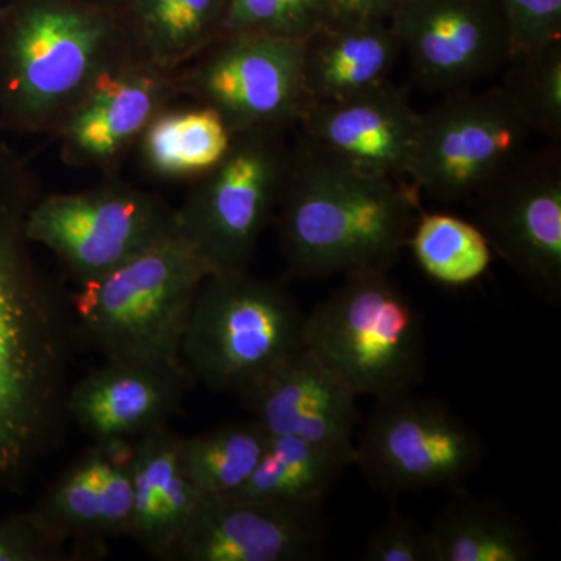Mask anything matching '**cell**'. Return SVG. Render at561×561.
<instances>
[{
  "mask_svg": "<svg viewBox=\"0 0 561 561\" xmlns=\"http://www.w3.org/2000/svg\"><path fill=\"white\" fill-rule=\"evenodd\" d=\"M357 397L302 346L250 394L245 408L268 435H289L356 460Z\"/></svg>",
  "mask_w": 561,
  "mask_h": 561,
  "instance_id": "obj_17",
  "label": "cell"
},
{
  "mask_svg": "<svg viewBox=\"0 0 561 561\" xmlns=\"http://www.w3.org/2000/svg\"><path fill=\"white\" fill-rule=\"evenodd\" d=\"M401 55L389 21L328 22L305 41L308 106L345 101L390 81Z\"/></svg>",
  "mask_w": 561,
  "mask_h": 561,
  "instance_id": "obj_20",
  "label": "cell"
},
{
  "mask_svg": "<svg viewBox=\"0 0 561 561\" xmlns=\"http://www.w3.org/2000/svg\"><path fill=\"white\" fill-rule=\"evenodd\" d=\"M194 383L186 367L106 360L70 386L66 408L95 442H135L168 426Z\"/></svg>",
  "mask_w": 561,
  "mask_h": 561,
  "instance_id": "obj_18",
  "label": "cell"
},
{
  "mask_svg": "<svg viewBox=\"0 0 561 561\" xmlns=\"http://www.w3.org/2000/svg\"><path fill=\"white\" fill-rule=\"evenodd\" d=\"M213 272L179 231L68 295L77 342L105 360L186 367L181 345L195 298Z\"/></svg>",
  "mask_w": 561,
  "mask_h": 561,
  "instance_id": "obj_4",
  "label": "cell"
},
{
  "mask_svg": "<svg viewBox=\"0 0 561 561\" xmlns=\"http://www.w3.org/2000/svg\"><path fill=\"white\" fill-rule=\"evenodd\" d=\"M301 136L368 172L409 181L420 113L391 81L345 101L306 108Z\"/></svg>",
  "mask_w": 561,
  "mask_h": 561,
  "instance_id": "obj_19",
  "label": "cell"
},
{
  "mask_svg": "<svg viewBox=\"0 0 561 561\" xmlns=\"http://www.w3.org/2000/svg\"><path fill=\"white\" fill-rule=\"evenodd\" d=\"M92 2L105 3V5L121 7L122 0H92Z\"/></svg>",
  "mask_w": 561,
  "mask_h": 561,
  "instance_id": "obj_34",
  "label": "cell"
},
{
  "mask_svg": "<svg viewBox=\"0 0 561 561\" xmlns=\"http://www.w3.org/2000/svg\"><path fill=\"white\" fill-rule=\"evenodd\" d=\"M497 87L531 133L561 139V39L513 51Z\"/></svg>",
  "mask_w": 561,
  "mask_h": 561,
  "instance_id": "obj_28",
  "label": "cell"
},
{
  "mask_svg": "<svg viewBox=\"0 0 561 561\" xmlns=\"http://www.w3.org/2000/svg\"><path fill=\"white\" fill-rule=\"evenodd\" d=\"M305 313L291 291L249 271L210 272L181 345L195 381L243 400L305 346Z\"/></svg>",
  "mask_w": 561,
  "mask_h": 561,
  "instance_id": "obj_6",
  "label": "cell"
},
{
  "mask_svg": "<svg viewBox=\"0 0 561 561\" xmlns=\"http://www.w3.org/2000/svg\"><path fill=\"white\" fill-rule=\"evenodd\" d=\"M404 0H327L328 22L389 21Z\"/></svg>",
  "mask_w": 561,
  "mask_h": 561,
  "instance_id": "obj_33",
  "label": "cell"
},
{
  "mask_svg": "<svg viewBox=\"0 0 561 561\" xmlns=\"http://www.w3.org/2000/svg\"><path fill=\"white\" fill-rule=\"evenodd\" d=\"M286 131L265 127L234 133L224 160L192 181L183 205L175 209L176 230L213 272L249 271L286 184Z\"/></svg>",
  "mask_w": 561,
  "mask_h": 561,
  "instance_id": "obj_7",
  "label": "cell"
},
{
  "mask_svg": "<svg viewBox=\"0 0 561 561\" xmlns=\"http://www.w3.org/2000/svg\"><path fill=\"white\" fill-rule=\"evenodd\" d=\"M176 231L168 202L114 176L90 190L41 195L27 217L31 242L50 250L77 286L116 271Z\"/></svg>",
  "mask_w": 561,
  "mask_h": 561,
  "instance_id": "obj_9",
  "label": "cell"
},
{
  "mask_svg": "<svg viewBox=\"0 0 561 561\" xmlns=\"http://www.w3.org/2000/svg\"><path fill=\"white\" fill-rule=\"evenodd\" d=\"M305 41L265 32L214 39L175 72L181 98L209 106L232 133L298 125L306 108Z\"/></svg>",
  "mask_w": 561,
  "mask_h": 561,
  "instance_id": "obj_10",
  "label": "cell"
},
{
  "mask_svg": "<svg viewBox=\"0 0 561 561\" xmlns=\"http://www.w3.org/2000/svg\"><path fill=\"white\" fill-rule=\"evenodd\" d=\"M230 0H122L136 57L176 72L219 38Z\"/></svg>",
  "mask_w": 561,
  "mask_h": 561,
  "instance_id": "obj_23",
  "label": "cell"
},
{
  "mask_svg": "<svg viewBox=\"0 0 561 561\" xmlns=\"http://www.w3.org/2000/svg\"><path fill=\"white\" fill-rule=\"evenodd\" d=\"M271 435L256 420L234 421L194 437H180L181 468L202 496H225L250 478Z\"/></svg>",
  "mask_w": 561,
  "mask_h": 561,
  "instance_id": "obj_26",
  "label": "cell"
},
{
  "mask_svg": "<svg viewBox=\"0 0 561 561\" xmlns=\"http://www.w3.org/2000/svg\"><path fill=\"white\" fill-rule=\"evenodd\" d=\"M507 21L513 51L561 39V0H497Z\"/></svg>",
  "mask_w": 561,
  "mask_h": 561,
  "instance_id": "obj_32",
  "label": "cell"
},
{
  "mask_svg": "<svg viewBox=\"0 0 561 561\" xmlns=\"http://www.w3.org/2000/svg\"><path fill=\"white\" fill-rule=\"evenodd\" d=\"M489 448L481 432L440 398L415 390L376 400L354 465L386 496L465 489Z\"/></svg>",
  "mask_w": 561,
  "mask_h": 561,
  "instance_id": "obj_8",
  "label": "cell"
},
{
  "mask_svg": "<svg viewBox=\"0 0 561 561\" xmlns=\"http://www.w3.org/2000/svg\"><path fill=\"white\" fill-rule=\"evenodd\" d=\"M302 328V343L356 397L415 390L426 375L423 320L390 272L343 275Z\"/></svg>",
  "mask_w": 561,
  "mask_h": 561,
  "instance_id": "obj_5",
  "label": "cell"
},
{
  "mask_svg": "<svg viewBox=\"0 0 561 561\" xmlns=\"http://www.w3.org/2000/svg\"><path fill=\"white\" fill-rule=\"evenodd\" d=\"M427 529L434 561H530L540 552L515 513L467 486L453 491Z\"/></svg>",
  "mask_w": 561,
  "mask_h": 561,
  "instance_id": "obj_22",
  "label": "cell"
},
{
  "mask_svg": "<svg viewBox=\"0 0 561 561\" xmlns=\"http://www.w3.org/2000/svg\"><path fill=\"white\" fill-rule=\"evenodd\" d=\"M3 2H5V0H0V5H2Z\"/></svg>",
  "mask_w": 561,
  "mask_h": 561,
  "instance_id": "obj_35",
  "label": "cell"
},
{
  "mask_svg": "<svg viewBox=\"0 0 561 561\" xmlns=\"http://www.w3.org/2000/svg\"><path fill=\"white\" fill-rule=\"evenodd\" d=\"M180 437L168 427L133 443V519L128 537L154 559L169 560L202 494L181 468Z\"/></svg>",
  "mask_w": 561,
  "mask_h": 561,
  "instance_id": "obj_21",
  "label": "cell"
},
{
  "mask_svg": "<svg viewBox=\"0 0 561 561\" xmlns=\"http://www.w3.org/2000/svg\"><path fill=\"white\" fill-rule=\"evenodd\" d=\"M408 249L427 278L453 289L481 279L494 256L474 221L423 209L409 236Z\"/></svg>",
  "mask_w": 561,
  "mask_h": 561,
  "instance_id": "obj_27",
  "label": "cell"
},
{
  "mask_svg": "<svg viewBox=\"0 0 561 561\" xmlns=\"http://www.w3.org/2000/svg\"><path fill=\"white\" fill-rule=\"evenodd\" d=\"M531 135L500 87L453 92L420 113L409 181L438 202L470 201L529 149Z\"/></svg>",
  "mask_w": 561,
  "mask_h": 561,
  "instance_id": "obj_11",
  "label": "cell"
},
{
  "mask_svg": "<svg viewBox=\"0 0 561 561\" xmlns=\"http://www.w3.org/2000/svg\"><path fill=\"white\" fill-rule=\"evenodd\" d=\"M491 250L535 295L561 301V157L556 142L524 151L470 198Z\"/></svg>",
  "mask_w": 561,
  "mask_h": 561,
  "instance_id": "obj_12",
  "label": "cell"
},
{
  "mask_svg": "<svg viewBox=\"0 0 561 561\" xmlns=\"http://www.w3.org/2000/svg\"><path fill=\"white\" fill-rule=\"evenodd\" d=\"M66 546L44 529L31 511L0 516V561L77 560Z\"/></svg>",
  "mask_w": 561,
  "mask_h": 561,
  "instance_id": "obj_31",
  "label": "cell"
},
{
  "mask_svg": "<svg viewBox=\"0 0 561 561\" xmlns=\"http://www.w3.org/2000/svg\"><path fill=\"white\" fill-rule=\"evenodd\" d=\"M234 133L217 111L195 103L191 108H165L136 147L150 175L162 180L201 179L230 150Z\"/></svg>",
  "mask_w": 561,
  "mask_h": 561,
  "instance_id": "obj_24",
  "label": "cell"
},
{
  "mask_svg": "<svg viewBox=\"0 0 561 561\" xmlns=\"http://www.w3.org/2000/svg\"><path fill=\"white\" fill-rule=\"evenodd\" d=\"M348 467L353 465L345 457L323 446L289 435H271L250 478L225 496L324 504Z\"/></svg>",
  "mask_w": 561,
  "mask_h": 561,
  "instance_id": "obj_25",
  "label": "cell"
},
{
  "mask_svg": "<svg viewBox=\"0 0 561 561\" xmlns=\"http://www.w3.org/2000/svg\"><path fill=\"white\" fill-rule=\"evenodd\" d=\"M43 195L27 160L0 142V490L20 491L68 423L73 332L68 295L33 260L27 217Z\"/></svg>",
  "mask_w": 561,
  "mask_h": 561,
  "instance_id": "obj_1",
  "label": "cell"
},
{
  "mask_svg": "<svg viewBox=\"0 0 561 561\" xmlns=\"http://www.w3.org/2000/svg\"><path fill=\"white\" fill-rule=\"evenodd\" d=\"M179 98L175 72L127 55L103 70L51 135L62 162L113 175L151 121Z\"/></svg>",
  "mask_w": 561,
  "mask_h": 561,
  "instance_id": "obj_15",
  "label": "cell"
},
{
  "mask_svg": "<svg viewBox=\"0 0 561 561\" xmlns=\"http://www.w3.org/2000/svg\"><path fill=\"white\" fill-rule=\"evenodd\" d=\"M133 443L95 442L41 494L32 515L55 538L72 542L77 560L103 553L111 538L130 531Z\"/></svg>",
  "mask_w": 561,
  "mask_h": 561,
  "instance_id": "obj_16",
  "label": "cell"
},
{
  "mask_svg": "<svg viewBox=\"0 0 561 561\" xmlns=\"http://www.w3.org/2000/svg\"><path fill=\"white\" fill-rule=\"evenodd\" d=\"M327 18V0H230L220 35L250 31L306 41Z\"/></svg>",
  "mask_w": 561,
  "mask_h": 561,
  "instance_id": "obj_29",
  "label": "cell"
},
{
  "mask_svg": "<svg viewBox=\"0 0 561 561\" xmlns=\"http://www.w3.org/2000/svg\"><path fill=\"white\" fill-rule=\"evenodd\" d=\"M323 504L202 496L168 561H311L327 552Z\"/></svg>",
  "mask_w": 561,
  "mask_h": 561,
  "instance_id": "obj_14",
  "label": "cell"
},
{
  "mask_svg": "<svg viewBox=\"0 0 561 561\" xmlns=\"http://www.w3.org/2000/svg\"><path fill=\"white\" fill-rule=\"evenodd\" d=\"M130 54L119 7L5 0L0 5V130L54 135L103 70Z\"/></svg>",
  "mask_w": 561,
  "mask_h": 561,
  "instance_id": "obj_3",
  "label": "cell"
},
{
  "mask_svg": "<svg viewBox=\"0 0 561 561\" xmlns=\"http://www.w3.org/2000/svg\"><path fill=\"white\" fill-rule=\"evenodd\" d=\"M411 181L368 172L300 136L275 224L291 276L390 272L419 219Z\"/></svg>",
  "mask_w": 561,
  "mask_h": 561,
  "instance_id": "obj_2",
  "label": "cell"
},
{
  "mask_svg": "<svg viewBox=\"0 0 561 561\" xmlns=\"http://www.w3.org/2000/svg\"><path fill=\"white\" fill-rule=\"evenodd\" d=\"M416 83L453 94L500 76L512 54L497 0H404L389 18Z\"/></svg>",
  "mask_w": 561,
  "mask_h": 561,
  "instance_id": "obj_13",
  "label": "cell"
},
{
  "mask_svg": "<svg viewBox=\"0 0 561 561\" xmlns=\"http://www.w3.org/2000/svg\"><path fill=\"white\" fill-rule=\"evenodd\" d=\"M360 560L434 561L430 529L393 505L368 535Z\"/></svg>",
  "mask_w": 561,
  "mask_h": 561,
  "instance_id": "obj_30",
  "label": "cell"
}]
</instances>
